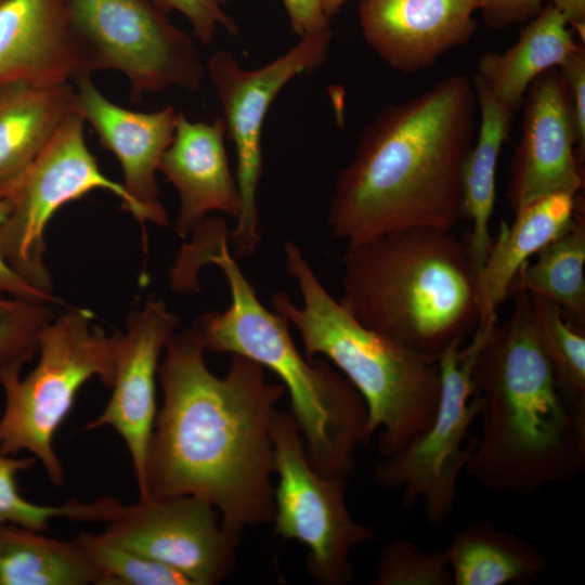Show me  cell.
Wrapping results in <instances>:
<instances>
[{"label": "cell", "instance_id": "obj_39", "mask_svg": "<svg viewBox=\"0 0 585 585\" xmlns=\"http://www.w3.org/2000/svg\"><path fill=\"white\" fill-rule=\"evenodd\" d=\"M3 0H0V2H2Z\"/></svg>", "mask_w": 585, "mask_h": 585}, {"label": "cell", "instance_id": "obj_8", "mask_svg": "<svg viewBox=\"0 0 585 585\" xmlns=\"http://www.w3.org/2000/svg\"><path fill=\"white\" fill-rule=\"evenodd\" d=\"M80 76L115 70L134 102L169 88L197 91L206 66L197 41L156 0H68Z\"/></svg>", "mask_w": 585, "mask_h": 585}, {"label": "cell", "instance_id": "obj_18", "mask_svg": "<svg viewBox=\"0 0 585 585\" xmlns=\"http://www.w3.org/2000/svg\"><path fill=\"white\" fill-rule=\"evenodd\" d=\"M225 139L221 117L210 122L193 121L178 112L174 134L158 171L179 194L176 230L181 237L192 233L212 211L234 219L239 213V191L231 171Z\"/></svg>", "mask_w": 585, "mask_h": 585}, {"label": "cell", "instance_id": "obj_17", "mask_svg": "<svg viewBox=\"0 0 585 585\" xmlns=\"http://www.w3.org/2000/svg\"><path fill=\"white\" fill-rule=\"evenodd\" d=\"M477 10L478 0H362L359 18L366 44L389 67L412 75L466 44Z\"/></svg>", "mask_w": 585, "mask_h": 585}, {"label": "cell", "instance_id": "obj_7", "mask_svg": "<svg viewBox=\"0 0 585 585\" xmlns=\"http://www.w3.org/2000/svg\"><path fill=\"white\" fill-rule=\"evenodd\" d=\"M93 313L69 308L52 318L39 336V362L25 377L21 367L0 370L5 403L0 417V455L28 451L49 479L64 484L63 466L53 438L72 410L79 389L99 378L110 388L120 332L108 335L94 326Z\"/></svg>", "mask_w": 585, "mask_h": 585}, {"label": "cell", "instance_id": "obj_24", "mask_svg": "<svg viewBox=\"0 0 585 585\" xmlns=\"http://www.w3.org/2000/svg\"><path fill=\"white\" fill-rule=\"evenodd\" d=\"M107 585L77 538L70 542L0 522V585Z\"/></svg>", "mask_w": 585, "mask_h": 585}, {"label": "cell", "instance_id": "obj_1", "mask_svg": "<svg viewBox=\"0 0 585 585\" xmlns=\"http://www.w3.org/2000/svg\"><path fill=\"white\" fill-rule=\"evenodd\" d=\"M193 327L176 332L158 367L164 403L150 440L143 497L193 495L211 504L222 526L242 537L274 518V446L271 433L282 384L263 366L233 355L225 376L214 375Z\"/></svg>", "mask_w": 585, "mask_h": 585}, {"label": "cell", "instance_id": "obj_4", "mask_svg": "<svg viewBox=\"0 0 585 585\" xmlns=\"http://www.w3.org/2000/svg\"><path fill=\"white\" fill-rule=\"evenodd\" d=\"M223 219L213 218L194 233L177 257L180 272L197 280L213 264L226 278L231 302L223 312L202 314L193 324L206 350L247 358L269 368L288 392L290 412L311 466L321 474L348 478L355 451L372 434L366 404L353 385L323 360H308L289 333V323L259 300L229 249Z\"/></svg>", "mask_w": 585, "mask_h": 585}, {"label": "cell", "instance_id": "obj_22", "mask_svg": "<svg viewBox=\"0 0 585 585\" xmlns=\"http://www.w3.org/2000/svg\"><path fill=\"white\" fill-rule=\"evenodd\" d=\"M582 46L562 15L547 4L530 20L512 47L502 53H483L474 77L500 102L518 110L533 80L558 68Z\"/></svg>", "mask_w": 585, "mask_h": 585}, {"label": "cell", "instance_id": "obj_9", "mask_svg": "<svg viewBox=\"0 0 585 585\" xmlns=\"http://www.w3.org/2000/svg\"><path fill=\"white\" fill-rule=\"evenodd\" d=\"M496 324L497 314L481 317L467 346L454 343L441 354L440 396L431 425L401 452L382 458L374 471L379 486L402 492L405 507L420 502L432 525L442 524L454 509L458 478L473 444L466 440L482 411L472 368Z\"/></svg>", "mask_w": 585, "mask_h": 585}, {"label": "cell", "instance_id": "obj_34", "mask_svg": "<svg viewBox=\"0 0 585 585\" xmlns=\"http://www.w3.org/2000/svg\"><path fill=\"white\" fill-rule=\"evenodd\" d=\"M545 0H478L479 10L487 26L503 30L533 18Z\"/></svg>", "mask_w": 585, "mask_h": 585}, {"label": "cell", "instance_id": "obj_21", "mask_svg": "<svg viewBox=\"0 0 585 585\" xmlns=\"http://www.w3.org/2000/svg\"><path fill=\"white\" fill-rule=\"evenodd\" d=\"M77 110L73 82L0 86V183L25 169Z\"/></svg>", "mask_w": 585, "mask_h": 585}, {"label": "cell", "instance_id": "obj_20", "mask_svg": "<svg viewBox=\"0 0 585 585\" xmlns=\"http://www.w3.org/2000/svg\"><path fill=\"white\" fill-rule=\"evenodd\" d=\"M580 206L577 195L555 193L520 209L511 224L500 221L497 237L478 273L480 317L497 314L509 297L519 268L568 229Z\"/></svg>", "mask_w": 585, "mask_h": 585}, {"label": "cell", "instance_id": "obj_3", "mask_svg": "<svg viewBox=\"0 0 585 585\" xmlns=\"http://www.w3.org/2000/svg\"><path fill=\"white\" fill-rule=\"evenodd\" d=\"M509 296L511 314L494 326L472 368L482 426L465 471L490 491L529 496L584 468L585 411L557 385L535 333L529 294Z\"/></svg>", "mask_w": 585, "mask_h": 585}, {"label": "cell", "instance_id": "obj_15", "mask_svg": "<svg viewBox=\"0 0 585 585\" xmlns=\"http://www.w3.org/2000/svg\"><path fill=\"white\" fill-rule=\"evenodd\" d=\"M179 317L161 300L133 311L120 333L112 395L86 428L112 427L125 441L133 466L139 498L145 491V467L156 418V374L159 359L178 329Z\"/></svg>", "mask_w": 585, "mask_h": 585}, {"label": "cell", "instance_id": "obj_29", "mask_svg": "<svg viewBox=\"0 0 585 585\" xmlns=\"http://www.w3.org/2000/svg\"><path fill=\"white\" fill-rule=\"evenodd\" d=\"M107 577V585H192L179 571L121 547L102 533L76 537Z\"/></svg>", "mask_w": 585, "mask_h": 585}, {"label": "cell", "instance_id": "obj_31", "mask_svg": "<svg viewBox=\"0 0 585 585\" xmlns=\"http://www.w3.org/2000/svg\"><path fill=\"white\" fill-rule=\"evenodd\" d=\"M374 585H453L447 549L425 551L407 540L382 550Z\"/></svg>", "mask_w": 585, "mask_h": 585}, {"label": "cell", "instance_id": "obj_25", "mask_svg": "<svg viewBox=\"0 0 585 585\" xmlns=\"http://www.w3.org/2000/svg\"><path fill=\"white\" fill-rule=\"evenodd\" d=\"M453 585H522L548 566L534 545L480 521L457 532L446 548Z\"/></svg>", "mask_w": 585, "mask_h": 585}, {"label": "cell", "instance_id": "obj_37", "mask_svg": "<svg viewBox=\"0 0 585 585\" xmlns=\"http://www.w3.org/2000/svg\"><path fill=\"white\" fill-rule=\"evenodd\" d=\"M578 34L582 42L585 39V0H547Z\"/></svg>", "mask_w": 585, "mask_h": 585}, {"label": "cell", "instance_id": "obj_6", "mask_svg": "<svg viewBox=\"0 0 585 585\" xmlns=\"http://www.w3.org/2000/svg\"><path fill=\"white\" fill-rule=\"evenodd\" d=\"M286 270L299 288L302 306L285 292L272 296L275 312L299 333L304 355L327 358L363 398L378 452H401L431 425L440 396L438 363L363 325L324 288L301 249L284 244Z\"/></svg>", "mask_w": 585, "mask_h": 585}, {"label": "cell", "instance_id": "obj_10", "mask_svg": "<svg viewBox=\"0 0 585 585\" xmlns=\"http://www.w3.org/2000/svg\"><path fill=\"white\" fill-rule=\"evenodd\" d=\"M84 125L78 110L70 114L25 169L0 183V198L10 205L0 227L1 255L14 272L48 295H53V284L43 262L44 232L61 207L104 190L134 214L122 184L106 177L90 152Z\"/></svg>", "mask_w": 585, "mask_h": 585}, {"label": "cell", "instance_id": "obj_11", "mask_svg": "<svg viewBox=\"0 0 585 585\" xmlns=\"http://www.w3.org/2000/svg\"><path fill=\"white\" fill-rule=\"evenodd\" d=\"M332 36L330 28L302 36L285 53L253 69L242 67L225 50L216 51L207 62L206 74L221 106L226 139L236 155L240 210L229 234L236 260L252 256L261 240L258 193L268 112L291 80L314 72L327 61Z\"/></svg>", "mask_w": 585, "mask_h": 585}, {"label": "cell", "instance_id": "obj_2", "mask_svg": "<svg viewBox=\"0 0 585 585\" xmlns=\"http://www.w3.org/2000/svg\"><path fill=\"white\" fill-rule=\"evenodd\" d=\"M471 79L452 75L384 107L339 171L327 223L356 244L410 227L453 230L464 218L463 171L478 129Z\"/></svg>", "mask_w": 585, "mask_h": 585}, {"label": "cell", "instance_id": "obj_13", "mask_svg": "<svg viewBox=\"0 0 585 585\" xmlns=\"http://www.w3.org/2000/svg\"><path fill=\"white\" fill-rule=\"evenodd\" d=\"M102 534L179 571L192 585L224 581L233 571L240 542L222 526L211 504L193 495L121 504Z\"/></svg>", "mask_w": 585, "mask_h": 585}, {"label": "cell", "instance_id": "obj_16", "mask_svg": "<svg viewBox=\"0 0 585 585\" xmlns=\"http://www.w3.org/2000/svg\"><path fill=\"white\" fill-rule=\"evenodd\" d=\"M73 83L80 116L120 164L121 184L134 205L133 217L168 226L156 172L172 141L179 110L172 105L154 112L129 109L107 99L88 75L76 77Z\"/></svg>", "mask_w": 585, "mask_h": 585}, {"label": "cell", "instance_id": "obj_26", "mask_svg": "<svg viewBox=\"0 0 585 585\" xmlns=\"http://www.w3.org/2000/svg\"><path fill=\"white\" fill-rule=\"evenodd\" d=\"M534 262L515 274L509 295L522 290L557 303L572 325L585 327V219L581 208L573 222L546 244Z\"/></svg>", "mask_w": 585, "mask_h": 585}, {"label": "cell", "instance_id": "obj_35", "mask_svg": "<svg viewBox=\"0 0 585 585\" xmlns=\"http://www.w3.org/2000/svg\"><path fill=\"white\" fill-rule=\"evenodd\" d=\"M282 1L289 18L290 28L299 38L329 29V20L324 14L322 0Z\"/></svg>", "mask_w": 585, "mask_h": 585}, {"label": "cell", "instance_id": "obj_38", "mask_svg": "<svg viewBox=\"0 0 585 585\" xmlns=\"http://www.w3.org/2000/svg\"><path fill=\"white\" fill-rule=\"evenodd\" d=\"M348 0H322V6L324 14L326 17L330 21V18L335 17L337 13L340 11L341 6L347 2Z\"/></svg>", "mask_w": 585, "mask_h": 585}, {"label": "cell", "instance_id": "obj_28", "mask_svg": "<svg viewBox=\"0 0 585 585\" xmlns=\"http://www.w3.org/2000/svg\"><path fill=\"white\" fill-rule=\"evenodd\" d=\"M36 461L34 456L17 458L0 455V522H8L32 531L43 532L55 518H68L81 522H108L120 502L103 496L91 503L70 499L63 505H38L25 499L18 492L16 477Z\"/></svg>", "mask_w": 585, "mask_h": 585}, {"label": "cell", "instance_id": "obj_14", "mask_svg": "<svg viewBox=\"0 0 585 585\" xmlns=\"http://www.w3.org/2000/svg\"><path fill=\"white\" fill-rule=\"evenodd\" d=\"M522 104L521 136L506 191L514 213L542 197L577 195L583 187L573 108L559 69L535 78Z\"/></svg>", "mask_w": 585, "mask_h": 585}, {"label": "cell", "instance_id": "obj_36", "mask_svg": "<svg viewBox=\"0 0 585 585\" xmlns=\"http://www.w3.org/2000/svg\"><path fill=\"white\" fill-rule=\"evenodd\" d=\"M10 213V205L5 199L0 198V227L5 222ZM10 295L11 297L27 299L36 302H57L53 295L44 294L32 287L3 259L0 251V296Z\"/></svg>", "mask_w": 585, "mask_h": 585}, {"label": "cell", "instance_id": "obj_33", "mask_svg": "<svg viewBox=\"0 0 585 585\" xmlns=\"http://www.w3.org/2000/svg\"><path fill=\"white\" fill-rule=\"evenodd\" d=\"M573 108L577 132V157L585 154V49L582 46L558 66ZM581 161V160H580Z\"/></svg>", "mask_w": 585, "mask_h": 585}, {"label": "cell", "instance_id": "obj_19", "mask_svg": "<svg viewBox=\"0 0 585 585\" xmlns=\"http://www.w3.org/2000/svg\"><path fill=\"white\" fill-rule=\"evenodd\" d=\"M80 74L68 0L0 2V86L73 82Z\"/></svg>", "mask_w": 585, "mask_h": 585}, {"label": "cell", "instance_id": "obj_27", "mask_svg": "<svg viewBox=\"0 0 585 585\" xmlns=\"http://www.w3.org/2000/svg\"><path fill=\"white\" fill-rule=\"evenodd\" d=\"M532 321L540 346L564 398L585 411V334L568 322L560 307L529 294Z\"/></svg>", "mask_w": 585, "mask_h": 585}, {"label": "cell", "instance_id": "obj_12", "mask_svg": "<svg viewBox=\"0 0 585 585\" xmlns=\"http://www.w3.org/2000/svg\"><path fill=\"white\" fill-rule=\"evenodd\" d=\"M271 433L275 473L274 534L308 549L307 570L322 585L353 580L352 549L374 538L346 504L347 478L321 474L310 464L303 438L288 412L275 410Z\"/></svg>", "mask_w": 585, "mask_h": 585}, {"label": "cell", "instance_id": "obj_30", "mask_svg": "<svg viewBox=\"0 0 585 585\" xmlns=\"http://www.w3.org/2000/svg\"><path fill=\"white\" fill-rule=\"evenodd\" d=\"M51 320L43 302L0 296V370L23 368L38 351L39 336Z\"/></svg>", "mask_w": 585, "mask_h": 585}, {"label": "cell", "instance_id": "obj_32", "mask_svg": "<svg viewBox=\"0 0 585 585\" xmlns=\"http://www.w3.org/2000/svg\"><path fill=\"white\" fill-rule=\"evenodd\" d=\"M229 0H156L158 8L170 13L177 11L191 24L193 37L203 46H210L220 28L237 36L239 27L225 10Z\"/></svg>", "mask_w": 585, "mask_h": 585}, {"label": "cell", "instance_id": "obj_23", "mask_svg": "<svg viewBox=\"0 0 585 585\" xmlns=\"http://www.w3.org/2000/svg\"><path fill=\"white\" fill-rule=\"evenodd\" d=\"M478 103V129L463 171L464 218L472 224L468 240L479 273L493 238L490 220L495 204L496 168L517 113L495 98L473 76L471 79Z\"/></svg>", "mask_w": 585, "mask_h": 585}, {"label": "cell", "instance_id": "obj_5", "mask_svg": "<svg viewBox=\"0 0 585 585\" xmlns=\"http://www.w3.org/2000/svg\"><path fill=\"white\" fill-rule=\"evenodd\" d=\"M340 302L366 327L433 362L478 326V272L453 230L410 227L348 244Z\"/></svg>", "mask_w": 585, "mask_h": 585}]
</instances>
